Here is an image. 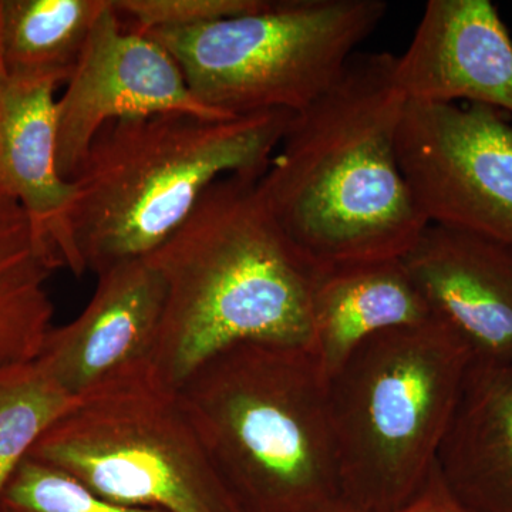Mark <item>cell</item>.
Returning a JSON list of instances; mask_svg holds the SVG:
<instances>
[{
    "label": "cell",
    "instance_id": "1",
    "mask_svg": "<svg viewBox=\"0 0 512 512\" xmlns=\"http://www.w3.org/2000/svg\"><path fill=\"white\" fill-rule=\"evenodd\" d=\"M406 103L396 56L356 53L328 92L293 114L258 188L316 271L400 259L429 225L397 154Z\"/></svg>",
    "mask_w": 512,
    "mask_h": 512
},
{
    "label": "cell",
    "instance_id": "2",
    "mask_svg": "<svg viewBox=\"0 0 512 512\" xmlns=\"http://www.w3.org/2000/svg\"><path fill=\"white\" fill-rule=\"evenodd\" d=\"M258 181L228 175L212 184L147 258L165 286L153 370L170 389L239 343L312 350L318 271L279 227Z\"/></svg>",
    "mask_w": 512,
    "mask_h": 512
},
{
    "label": "cell",
    "instance_id": "3",
    "mask_svg": "<svg viewBox=\"0 0 512 512\" xmlns=\"http://www.w3.org/2000/svg\"><path fill=\"white\" fill-rule=\"evenodd\" d=\"M293 114L164 113L107 124L72 178L73 201L53 239L60 266L80 278L148 258L212 184L261 178Z\"/></svg>",
    "mask_w": 512,
    "mask_h": 512
},
{
    "label": "cell",
    "instance_id": "4",
    "mask_svg": "<svg viewBox=\"0 0 512 512\" xmlns=\"http://www.w3.org/2000/svg\"><path fill=\"white\" fill-rule=\"evenodd\" d=\"M175 392L239 511L323 512L343 501L328 379L311 349L239 343Z\"/></svg>",
    "mask_w": 512,
    "mask_h": 512
},
{
    "label": "cell",
    "instance_id": "5",
    "mask_svg": "<svg viewBox=\"0 0 512 512\" xmlns=\"http://www.w3.org/2000/svg\"><path fill=\"white\" fill-rule=\"evenodd\" d=\"M471 365L436 319L380 333L328 377L340 493L362 512H392L419 493Z\"/></svg>",
    "mask_w": 512,
    "mask_h": 512
},
{
    "label": "cell",
    "instance_id": "6",
    "mask_svg": "<svg viewBox=\"0 0 512 512\" xmlns=\"http://www.w3.org/2000/svg\"><path fill=\"white\" fill-rule=\"evenodd\" d=\"M387 10L384 0H268L255 12L146 35L218 116L299 113L338 82Z\"/></svg>",
    "mask_w": 512,
    "mask_h": 512
},
{
    "label": "cell",
    "instance_id": "7",
    "mask_svg": "<svg viewBox=\"0 0 512 512\" xmlns=\"http://www.w3.org/2000/svg\"><path fill=\"white\" fill-rule=\"evenodd\" d=\"M28 457L111 503L165 512H241L177 392L153 370L77 399Z\"/></svg>",
    "mask_w": 512,
    "mask_h": 512
},
{
    "label": "cell",
    "instance_id": "8",
    "mask_svg": "<svg viewBox=\"0 0 512 512\" xmlns=\"http://www.w3.org/2000/svg\"><path fill=\"white\" fill-rule=\"evenodd\" d=\"M397 154L427 224L512 251V124L503 111L407 101Z\"/></svg>",
    "mask_w": 512,
    "mask_h": 512
},
{
    "label": "cell",
    "instance_id": "9",
    "mask_svg": "<svg viewBox=\"0 0 512 512\" xmlns=\"http://www.w3.org/2000/svg\"><path fill=\"white\" fill-rule=\"evenodd\" d=\"M164 113L225 119L195 99L171 53L153 37L127 26L109 0L67 80L66 92L56 100L57 170L72 181L107 124Z\"/></svg>",
    "mask_w": 512,
    "mask_h": 512
},
{
    "label": "cell",
    "instance_id": "10",
    "mask_svg": "<svg viewBox=\"0 0 512 512\" xmlns=\"http://www.w3.org/2000/svg\"><path fill=\"white\" fill-rule=\"evenodd\" d=\"M164 302L163 278L147 258L114 266L97 275L83 312L50 330L36 362L74 399L146 375Z\"/></svg>",
    "mask_w": 512,
    "mask_h": 512
},
{
    "label": "cell",
    "instance_id": "11",
    "mask_svg": "<svg viewBox=\"0 0 512 512\" xmlns=\"http://www.w3.org/2000/svg\"><path fill=\"white\" fill-rule=\"evenodd\" d=\"M431 318L481 365H512V251L490 239L429 224L402 256Z\"/></svg>",
    "mask_w": 512,
    "mask_h": 512
},
{
    "label": "cell",
    "instance_id": "12",
    "mask_svg": "<svg viewBox=\"0 0 512 512\" xmlns=\"http://www.w3.org/2000/svg\"><path fill=\"white\" fill-rule=\"evenodd\" d=\"M407 101L483 104L512 114V39L488 0H430L396 57Z\"/></svg>",
    "mask_w": 512,
    "mask_h": 512
},
{
    "label": "cell",
    "instance_id": "13",
    "mask_svg": "<svg viewBox=\"0 0 512 512\" xmlns=\"http://www.w3.org/2000/svg\"><path fill=\"white\" fill-rule=\"evenodd\" d=\"M437 467L474 512H512V365L471 362Z\"/></svg>",
    "mask_w": 512,
    "mask_h": 512
},
{
    "label": "cell",
    "instance_id": "14",
    "mask_svg": "<svg viewBox=\"0 0 512 512\" xmlns=\"http://www.w3.org/2000/svg\"><path fill=\"white\" fill-rule=\"evenodd\" d=\"M430 319L402 258L335 266L316 274L312 352L326 379L367 340Z\"/></svg>",
    "mask_w": 512,
    "mask_h": 512
},
{
    "label": "cell",
    "instance_id": "15",
    "mask_svg": "<svg viewBox=\"0 0 512 512\" xmlns=\"http://www.w3.org/2000/svg\"><path fill=\"white\" fill-rule=\"evenodd\" d=\"M57 86L0 76V194L22 205L52 249L74 197L57 170Z\"/></svg>",
    "mask_w": 512,
    "mask_h": 512
},
{
    "label": "cell",
    "instance_id": "16",
    "mask_svg": "<svg viewBox=\"0 0 512 512\" xmlns=\"http://www.w3.org/2000/svg\"><path fill=\"white\" fill-rule=\"evenodd\" d=\"M62 268L22 205L0 194V373L35 362L53 329L47 279Z\"/></svg>",
    "mask_w": 512,
    "mask_h": 512
},
{
    "label": "cell",
    "instance_id": "17",
    "mask_svg": "<svg viewBox=\"0 0 512 512\" xmlns=\"http://www.w3.org/2000/svg\"><path fill=\"white\" fill-rule=\"evenodd\" d=\"M109 0H0V76L67 83Z\"/></svg>",
    "mask_w": 512,
    "mask_h": 512
},
{
    "label": "cell",
    "instance_id": "18",
    "mask_svg": "<svg viewBox=\"0 0 512 512\" xmlns=\"http://www.w3.org/2000/svg\"><path fill=\"white\" fill-rule=\"evenodd\" d=\"M76 400L36 360L0 373V494L40 437Z\"/></svg>",
    "mask_w": 512,
    "mask_h": 512
},
{
    "label": "cell",
    "instance_id": "19",
    "mask_svg": "<svg viewBox=\"0 0 512 512\" xmlns=\"http://www.w3.org/2000/svg\"><path fill=\"white\" fill-rule=\"evenodd\" d=\"M0 507L5 512H165L111 503L63 471L29 457L3 488Z\"/></svg>",
    "mask_w": 512,
    "mask_h": 512
},
{
    "label": "cell",
    "instance_id": "20",
    "mask_svg": "<svg viewBox=\"0 0 512 512\" xmlns=\"http://www.w3.org/2000/svg\"><path fill=\"white\" fill-rule=\"evenodd\" d=\"M268 0H110L127 26L141 33L190 29L264 8Z\"/></svg>",
    "mask_w": 512,
    "mask_h": 512
},
{
    "label": "cell",
    "instance_id": "21",
    "mask_svg": "<svg viewBox=\"0 0 512 512\" xmlns=\"http://www.w3.org/2000/svg\"><path fill=\"white\" fill-rule=\"evenodd\" d=\"M392 512H474L450 490L439 467H434L419 493Z\"/></svg>",
    "mask_w": 512,
    "mask_h": 512
},
{
    "label": "cell",
    "instance_id": "22",
    "mask_svg": "<svg viewBox=\"0 0 512 512\" xmlns=\"http://www.w3.org/2000/svg\"><path fill=\"white\" fill-rule=\"evenodd\" d=\"M323 512H362L357 510V508L352 507V505L345 503V501H340L339 504L333 505L332 508Z\"/></svg>",
    "mask_w": 512,
    "mask_h": 512
},
{
    "label": "cell",
    "instance_id": "23",
    "mask_svg": "<svg viewBox=\"0 0 512 512\" xmlns=\"http://www.w3.org/2000/svg\"><path fill=\"white\" fill-rule=\"evenodd\" d=\"M0 512H5V511L2 510V507H0Z\"/></svg>",
    "mask_w": 512,
    "mask_h": 512
}]
</instances>
